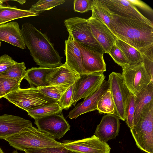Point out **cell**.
Returning <instances> with one entry per match:
<instances>
[{
  "label": "cell",
  "instance_id": "cell-1",
  "mask_svg": "<svg viewBox=\"0 0 153 153\" xmlns=\"http://www.w3.org/2000/svg\"><path fill=\"white\" fill-rule=\"evenodd\" d=\"M112 33L141 52L153 46V27L137 20L111 14Z\"/></svg>",
  "mask_w": 153,
  "mask_h": 153
},
{
  "label": "cell",
  "instance_id": "cell-2",
  "mask_svg": "<svg viewBox=\"0 0 153 153\" xmlns=\"http://www.w3.org/2000/svg\"><path fill=\"white\" fill-rule=\"evenodd\" d=\"M21 31L25 44L37 65L47 68L62 65V57L46 34L27 22L22 25Z\"/></svg>",
  "mask_w": 153,
  "mask_h": 153
},
{
  "label": "cell",
  "instance_id": "cell-3",
  "mask_svg": "<svg viewBox=\"0 0 153 153\" xmlns=\"http://www.w3.org/2000/svg\"><path fill=\"white\" fill-rule=\"evenodd\" d=\"M10 146L24 151L30 149L57 147L62 145L48 134L30 126L5 138Z\"/></svg>",
  "mask_w": 153,
  "mask_h": 153
},
{
  "label": "cell",
  "instance_id": "cell-4",
  "mask_svg": "<svg viewBox=\"0 0 153 153\" xmlns=\"http://www.w3.org/2000/svg\"><path fill=\"white\" fill-rule=\"evenodd\" d=\"M130 129L137 147L153 153V101L145 107L138 121Z\"/></svg>",
  "mask_w": 153,
  "mask_h": 153
},
{
  "label": "cell",
  "instance_id": "cell-5",
  "mask_svg": "<svg viewBox=\"0 0 153 153\" xmlns=\"http://www.w3.org/2000/svg\"><path fill=\"white\" fill-rule=\"evenodd\" d=\"M64 22L69 34L75 42L95 52L102 54L105 53L91 32L87 19L75 17L66 19Z\"/></svg>",
  "mask_w": 153,
  "mask_h": 153
},
{
  "label": "cell",
  "instance_id": "cell-6",
  "mask_svg": "<svg viewBox=\"0 0 153 153\" xmlns=\"http://www.w3.org/2000/svg\"><path fill=\"white\" fill-rule=\"evenodd\" d=\"M4 98L27 112L37 107L57 102L45 96L37 88L33 86L25 89L20 88L8 94Z\"/></svg>",
  "mask_w": 153,
  "mask_h": 153
},
{
  "label": "cell",
  "instance_id": "cell-7",
  "mask_svg": "<svg viewBox=\"0 0 153 153\" xmlns=\"http://www.w3.org/2000/svg\"><path fill=\"white\" fill-rule=\"evenodd\" d=\"M122 74L127 87L135 95L152 82L141 61L135 64H128L122 67Z\"/></svg>",
  "mask_w": 153,
  "mask_h": 153
},
{
  "label": "cell",
  "instance_id": "cell-8",
  "mask_svg": "<svg viewBox=\"0 0 153 153\" xmlns=\"http://www.w3.org/2000/svg\"><path fill=\"white\" fill-rule=\"evenodd\" d=\"M108 81L114 105V115L125 121V103L130 91L124 81L122 74L112 72L109 76Z\"/></svg>",
  "mask_w": 153,
  "mask_h": 153
},
{
  "label": "cell",
  "instance_id": "cell-9",
  "mask_svg": "<svg viewBox=\"0 0 153 153\" xmlns=\"http://www.w3.org/2000/svg\"><path fill=\"white\" fill-rule=\"evenodd\" d=\"M105 77L103 72L80 75V77L74 83L72 105L82 98L91 95L100 87Z\"/></svg>",
  "mask_w": 153,
  "mask_h": 153
},
{
  "label": "cell",
  "instance_id": "cell-10",
  "mask_svg": "<svg viewBox=\"0 0 153 153\" xmlns=\"http://www.w3.org/2000/svg\"><path fill=\"white\" fill-rule=\"evenodd\" d=\"M38 129L54 139L59 140L70 129V126L62 115L56 114L35 120Z\"/></svg>",
  "mask_w": 153,
  "mask_h": 153
},
{
  "label": "cell",
  "instance_id": "cell-11",
  "mask_svg": "<svg viewBox=\"0 0 153 153\" xmlns=\"http://www.w3.org/2000/svg\"><path fill=\"white\" fill-rule=\"evenodd\" d=\"M62 145L69 150L79 153H110L111 148L106 143L94 135L84 139L63 140Z\"/></svg>",
  "mask_w": 153,
  "mask_h": 153
},
{
  "label": "cell",
  "instance_id": "cell-12",
  "mask_svg": "<svg viewBox=\"0 0 153 153\" xmlns=\"http://www.w3.org/2000/svg\"><path fill=\"white\" fill-rule=\"evenodd\" d=\"M111 13L139 21L153 26L152 22L128 0H101Z\"/></svg>",
  "mask_w": 153,
  "mask_h": 153
},
{
  "label": "cell",
  "instance_id": "cell-13",
  "mask_svg": "<svg viewBox=\"0 0 153 153\" xmlns=\"http://www.w3.org/2000/svg\"><path fill=\"white\" fill-rule=\"evenodd\" d=\"M88 26L94 37L103 48L108 53L115 43L117 38L107 26L99 19L90 17L87 19Z\"/></svg>",
  "mask_w": 153,
  "mask_h": 153
},
{
  "label": "cell",
  "instance_id": "cell-14",
  "mask_svg": "<svg viewBox=\"0 0 153 153\" xmlns=\"http://www.w3.org/2000/svg\"><path fill=\"white\" fill-rule=\"evenodd\" d=\"M109 88L108 81L104 80L97 90L84 99L83 101L78 103L70 111L68 115L69 118L76 119L82 114L97 110L98 101Z\"/></svg>",
  "mask_w": 153,
  "mask_h": 153
},
{
  "label": "cell",
  "instance_id": "cell-15",
  "mask_svg": "<svg viewBox=\"0 0 153 153\" xmlns=\"http://www.w3.org/2000/svg\"><path fill=\"white\" fill-rule=\"evenodd\" d=\"M75 42L81 52L82 65L86 74L106 71V65L103 54L89 49Z\"/></svg>",
  "mask_w": 153,
  "mask_h": 153
},
{
  "label": "cell",
  "instance_id": "cell-16",
  "mask_svg": "<svg viewBox=\"0 0 153 153\" xmlns=\"http://www.w3.org/2000/svg\"><path fill=\"white\" fill-rule=\"evenodd\" d=\"M120 125L119 119L117 116L114 114H105L97 126L94 135L101 141L107 143L118 135Z\"/></svg>",
  "mask_w": 153,
  "mask_h": 153
},
{
  "label": "cell",
  "instance_id": "cell-17",
  "mask_svg": "<svg viewBox=\"0 0 153 153\" xmlns=\"http://www.w3.org/2000/svg\"><path fill=\"white\" fill-rule=\"evenodd\" d=\"M32 126V122L18 116L4 114L0 116V139H4Z\"/></svg>",
  "mask_w": 153,
  "mask_h": 153
},
{
  "label": "cell",
  "instance_id": "cell-18",
  "mask_svg": "<svg viewBox=\"0 0 153 153\" xmlns=\"http://www.w3.org/2000/svg\"><path fill=\"white\" fill-rule=\"evenodd\" d=\"M64 50L66 56L65 64L70 69L80 75L86 74L82 66L81 52L70 34L65 41Z\"/></svg>",
  "mask_w": 153,
  "mask_h": 153
},
{
  "label": "cell",
  "instance_id": "cell-19",
  "mask_svg": "<svg viewBox=\"0 0 153 153\" xmlns=\"http://www.w3.org/2000/svg\"><path fill=\"white\" fill-rule=\"evenodd\" d=\"M0 41H2L22 49L26 48L21 29L16 22L0 25Z\"/></svg>",
  "mask_w": 153,
  "mask_h": 153
},
{
  "label": "cell",
  "instance_id": "cell-20",
  "mask_svg": "<svg viewBox=\"0 0 153 153\" xmlns=\"http://www.w3.org/2000/svg\"><path fill=\"white\" fill-rule=\"evenodd\" d=\"M60 66L52 68L32 67L26 71L24 79L28 82L30 87L38 88L49 85L47 81L48 77L58 70Z\"/></svg>",
  "mask_w": 153,
  "mask_h": 153
},
{
  "label": "cell",
  "instance_id": "cell-21",
  "mask_svg": "<svg viewBox=\"0 0 153 153\" xmlns=\"http://www.w3.org/2000/svg\"><path fill=\"white\" fill-rule=\"evenodd\" d=\"M80 75L69 68L65 63L60 68L49 76L47 81L50 85L74 83Z\"/></svg>",
  "mask_w": 153,
  "mask_h": 153
},
{
  "label": "cell",
  "instance_id": "cell-22",
  "mask_svg": "<svg viewBox=\"0 0 153 153\" xmlns=\"http://www.w3.org/2000/svg\"><path fill=\"white\" fill-rule=\"evenodd\" d=\"M134 96L135 108L133 125L138 121L145 107L153 101V82H150Z\"/></svg>",
  "mask_w": 153,
  "mask_h": 153
},
{
  "label": "cell",
  "instance_id": "cell-23",
  "mask_svg": "<svg viewBox=\"0 0 153 153\" xmlns=\"http://www.w3.org/2000/svg\"><path fill=\"white\" fill-rule=\"evenodd\" d=\"M38 15L29 10L0 4V25L16 19Z\"/></svg>",
  "mask_w": 153,
  "mask_h": 153
},
{
  "label": "cell",
  "instance_id": "cell-24",
  "mask_svg": "<svg viewBox=\"0 0 153 153\" xmlns=\"http://www.w3.org/2000/svg\"><path fill=\"white\" fill-rule=\"evenodd\" d=\"M92 8L91 17L100 20L112 33L113 28L111 23V13L109 9L101 0H93Z\"/></svg>",
  "mask_w": 153,
  "mask_h": 153
},
{
  "label": "cell",
  "instance_id": "cell-25",
  "mask_svg": "<svg viewBox=\"0 0 153 153\" xmlns=\"http://www.w3.org/2000/svg\"><path fill=\"white\" fill-rule=\"evenodd\" d=\"M62 110L56 102L30 109L27 112L29 115L35 120L48 115L59 114Z\"/></svg>",
  "mask_w": 153,
  "mask_h": 153
},
{
  "label": "cell",
  "instance_id": "cell-26",
  "mask_svg": "<svg viewBox=\"0 0 153 153\" xmlns=\"http://www.w3.org/2000/svg\"><path fill=\"white\" fill-rule=\"evenodd\" d=\"M115 43L124 54L128 64H135L141 61L142 56L140 52L117 39Z\"/></svg>",
  "mask_w": 153,
  "mask_h": 153
},
{
  "label": "cell",
  "instance_id": "cell-27",
  "mask_svg": "<svg viewBox=\"0 0 153 153\" xmlns=\"http://www.w3.org/2000/svg\"><path fill=\"white\" fill-rule=\"evenodd\" d=\"M72 84L68 83L49 85L37 88L43 94L58 102L62 95Z\"/></svg>",
  "mask_w": 153,
  "mask_h": 153
},
{
  "label": "cell",
  "instance_id": "cell-28",
  "mask_svg": "<svg viewBox=\"0 0 153 153\" xmlns=\"http://www.w3.org/2000/svg\"><path fill=\"white\" fill-rule=\"evenodd\" d=\"M26 67L24 62L16 63L6 71L0 73V77L18 80H22L26 73Z\"/></svg>",
  "mask_w": 153,
  "mask_h": 153
},
{
  "label": "cell",
  "instance_id": "cell-29",
  "mask_svg": "<svg viewBox=\"0 0 153 153\" xmlns=\"http://www.w3.org/2000/svg\"><path fill=\"white\" fill-rule=\"evenodd\" d=\"M97 107L100 113L114 115V103L109 88L98 101Z\"/></svg>",
  "mask_w": 153,
  "mask_h": 153
},
{
  "label": "cell",
  "instance_id": "cell-30",
  "mask_svg": "<svg viewBox=\"0 0 153 153\" xmlns=\"http://www.w3.org/2000/svg\"><path fill=\"white\" fill-rule=\"evenodd\" d=\"M65 1V0H40L32 5L29 10L39 15L45 10L63 4Z\"/></svg>",
  "mask_w": 153,
  "mask_h": 153
},
{
  "label": "cell",
  "instance_id": "cell-31",
  "mask_svg": "<svg viewBox=\"0 0 153 153\" xmlns=\"http://www.w3.org/2000/svg\"><path fill=\"white\" fill-rule=\"evenodd\" d=\"M22 81L0 77V99L19 88Z\"/></svg>",
  "mask_w": 153,
  "mask_h": 153
},
{
  "label": "cell",
  "instance_id": "cell-32",
  "mask_svg": "<svg viewBox=\"0 0 153 153\" xmlns=\"http://www.w3.org/2000/svg\"><path fill=\"white\" fill-rule=\"evenodd\" d=\"M135 108L134 95L130 91L126 100L125 107V120L130 129L133 125Z\"/></svg>",
  "mask_w": 153,
  "mask_h": 153
},
{
  "label": "cell",
  "instance_id": "cell-33",
  "mask_svg": "<svg viewBox=\"0 0 153 153\" xmlns=\"http://www.w3.org/2000/svg\"><path fill=\"white\" fill-rule=\"evenodd\" d=\"M153 46L143 52L142 54L141 62L144 65L146 70L149 75L151 81L153 82Z\"/></svg>",
  "mask_w": 153,
  "mask_h": 153
},
{
  "label": "cell",
  "instance_id": "cell-34",
  "mask_svg": "<svg viewBox=\"0 0 153 153\" xmlns=\"http://www.w3.org/2000/svg\"><path fill=\"white\" fill-rule=\"evenodd\" d=\"M25 153H79L64 147L62 145L51 147L33 149L26 150Z\"/></svg>",
  "mask_w": 153,
  "mask_h": 153
},
{
  "label": "cell",
  "instance_id": "cell-35",
  "mask_svg": "<svg viewBox=\"0 0 153 153\" xmlns=\"http://www.w3.org/2000/svg\"><path fill=\"white\" fill-rule=\"evenodd\" d=\"M108 54L119 65L122 67L128 64L124 54L115 43L111 47Z\"/></svg>",
  "mask_w": 153,
  "mask_h": 153
},
{
  "label": "cell",
  "instance_id": "cell-36",
  "mask_svg": "<svg viewBox=\"0 0 153 153\" xmlns=\"http://www.w3.org/2000/svg\"><path fill=\"white\" fill-rule=\"evenodd\" d=\"M74 83L69 87L58 101V103L62 110L68 109L72 105Z\"/></svg>",
  "mask_w": 153,
  "mask_h": 153
},
{
  "label": "cell",
  "instance_id": "cell-37",
  "mask_svg": "<svg viewBox=\"0 0 153 153\" xmlns=\"http://www.w3.org/2000/svg\"><path fill=\"white\" fill-rule=\"evenodd\" d=\"M93 0H75L74 1V9L80 13L86 12L92 9Z\"/></svg>",
  "mask_w": 153,
  "mask_h": 153
},
{
  "label": "cell",
  "instance_id": "cell-38",
  "mask_svg": "<svg viewBox=\"0 0 153 153\" xmlns=\"http://www.w3.org/2000/svg\"><path fill=\"white\" fill-rule=\"evenodd\" d=\"M16 62L10 56L4 54L0 56V73L9 69Z\"/></svg>",
  "mask_w": 153,
  "mask_h": 153
},
{
  "label": "cell",
  "instance_id": "cell-39",
  "mask_svg": "<svg viewBox=\"0 0 153 153\" xmlns=\"http://www.w3.org/2000/svg\"><path fill=\"white\" fill-rule=\"evenodd\" d=\"M134 6H136L150 14H153L152 9L143 1L139 0H128Z\"/></svg>",
  "mask_w": 153,
  "mask_h": 153
},
{
  "label": "cell",
  "instance_id": "cell-40",
  "mask_svg": "<svg viewBox=\"0 0 153 153\" xmlns=\"http://www.w3.org/2000/svg\"><path fill=\"white\" fill-rule=\"evenodd\" d=\"M16 1L18 2L19 3L22 4H23L26 2L25 0H19V1Z\"/></svg>",
  "mask_w": 153,
  "mask_h": 153
},
{
  "label": "cell",
  "instance_id": "cell-41",
  "mask_svg": "<svg viewBox=\"0 0 153 153\" xmlns=\"http://www.w3.org/2000/svg\"><path fill=\"white\" fill-rule=\"evenodd\" d=\"M0 153H4V152L0 147Z\"/></svg>",
  "mask_w": 153,
  "mask_h": 153
},
{
  "label": "cell",
  "instance_id": "cell-42",
  "mask_svg": "<svg viewBox=\"0 0 153 153\" xmlns=\"http://www.w3.org/2000/svg\"><path fill=\"white\" fill-rule=\"evenodd\" d=\"M11 153H19L16 150H14L13 152Z\"/></svg>",
  "mask_w": 153,
  "mask_h": 153
},
{
  "label": "cell",
  "instance_id": "cell-43",
  "mask_svg": "<svg viewBox=\"0 0 153 153\" xmlns=\"http://www.w3.org/2000/svg\"><path fill=\"white\" fill-rule=\"evenodd\" d=\"M4 1V0H0V4H2Z\"/></svg>",
  "mask_w": 153,
  "mask_h": 153
},
{
  "label": "cell",
  "instance_id": "cell-44",
  "mask_svg": "<svg viewBox=\"0 0 153 153\" xmlns=\"http://www.w3.org/2000/svg\"><path fill=\"white\" fill-rule=\"evenodd\" d=\"M1 41H0V47H1Z\"/></svg>",
  "mask_w": 153,
  "mask_h": 153
}]
</instances>
